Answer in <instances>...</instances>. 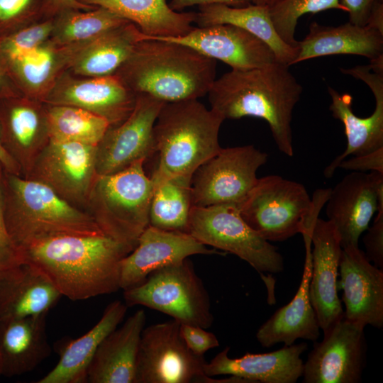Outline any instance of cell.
Listing matches in <instances>:
<instances>
[{
    "mask_svg": "<svg viewBox=\"0 0 383 383\" xmlns=\"http://www.w3.org/2000/svg\"><path fill=\"white\" fill-rule=\"evenodd\" d=\"M133 249L100 233L57 235L21 250L62 296L80 301L119 290L121 261Z\"/></svg>",
    "mask_w": 383,
    "mask_h": 383,
    "instance_id": "6da1fadb",
    "label": "cell"
},
{
    "mask_svg": "<svg viewBox=\"0 0 383 383\" xmlns=\"http://www.w3.org/2000/svg\"><path fill=\"white\" fill-rule=\"evenodd\" d=\"M303 88L289 66L231 70L216 79L207 93L211 109L225 119L252 116L269 125L277 148L294 155L292 120Z\"/></svg>",
    "mask_w": 383,
    "mask_h": 383,
    "instance_id": "7a4b0ae2",
    "label": "cell"
},
{
    "mask_svg": "<svg viewBox=\"0 0 383 383\" xmlns=\"http://www.w3.org/2000/svg\"><path fill=\"white\" fill-rule=\"evenodd\" d=\"M216 61L192 48L138 33V41L114 73L135 94L164 102L198 99L216 79Z\"/></svg>",
    "mask_w": 383,
    "mask_h": 383,
    "instance_id": "3957f363",
    "label": "cell"
},
{
    "mask_svg": "<svg viewBox=\"0 0 383 383\" xmlns=\"http://www.w3.org/2000/svg\"><path fill=\"white\" fill-rule=\"evenodd\" d=\"M223 118L198 99L165 102L153 127L157 163L153 187L175 177H192L222 148L218 134ZM153 154V155H154Z\"/></svg>",
    "mask_w": 383,
    "mask_h": 383,
    "instance_id": "277c9868",
    "label": "cell"
},
{
    "mask_svg": "<svg viewBox=\"0 0 383 383\" xmlns=\"http://www.w3.org/2000/svg\"><path fill=\"white\" fill-rule=\"evenodd\" d=\"M1 192L6 228L21 250L57 235L103 233L85 210L39 182L3 169Z\"/></svg>",
    "mask_w": 383,
    "mask_h": 383,
    "instance_id": "5b68a950",
    "label": "cell"
},
{
    "mask_svg": "<svg viewBox=\"0 0 383 383\" xmlns=\"http://www.w3.org/2000/svg\"><path fill=\"white\" fill-rule=\"evenodd\" d=\"M331 189L316 190L312 199L304 186L271 174L258 178L238 205L246 223L269 242L286 240L301 233L311 242V232Z\"/></svg>",
    "mask_w": 383,
    "mask_h": 383,
    "instance_id": "8992f818",
    "label": "cell"
},
{
    "mask_svg": "<svg viewBox=\"0 0 383 383\" xmlns=\"http://www.w3.org/2000/svg\"><path fill=\"white\" fill-rule=\"evenodd\" d=\"M144 162L140 160L116 173L97 175L85 206L104 234L133 248L149 226L154 189Z\"/></svg>",
    "mask_w": 383,
    "mask_h": 383,
    "instance_id": "52a82bcc",
    "label": "cell"
},
{
    "mask_svg": "<svg viewBox=\"0 0 383 383\" xmlns=\"http://www.w3.org/2000/svg\"><path fill=\"white\" fill-rule=\"evenodd\" d=\"M128 307L146 306L182 324L209 328L213 323L209 295L188 258L151 272L140 284L123 290Z\"/></svg>",
    "mask_w": 383,
    "mask_h": 383,
    "instance_id": "ba28073f",
    "label": "cell"
},
{
    "mask_svg": "<svg viewBox=\"0 0 383 383\" xmlns=\"http://www.w3.org/2000/svg\"><path fill=\"white\" fill-rule=\"evenodd\" d=\"M187 233L206 245L238 256L262 277L284 270V259L277 248L246 223L237 204L192 206Z\"/></svg>",
    "mask_w": 383,
    "mask_h": 383,
    "instance_id": "9c48e42d",
    "label": "cell"
},
{
    "mask_svg": "<svg viewBox=\"0 0 383 383\" xmlns=\"http://www.w3.org/2000/svg\"><path fill=\"white\" fill-rule=\"evenodd\" d=\"M204 355L184 342L180 323L170 320L144 328L136 365L135 383H216L204 372Z\"/></svg>",
    "mask_w": 383,
    "mask_h": 383,
    "instance_id": "30bf717a",
    "label": "cell"
},
{
    "mask_svg": "<svg viewBox=\"0 0 383 383\" xmlns=\"http://www.w3.org/2000/svg\"><path fill=\"white\" fill-rule=\"evenodd\" d=\"M267 158V153L252 145L222 148L194 172L192 206L238 205L255 186L257 172Z\"/></svg>",
    "mask_w": 383,
    "mask_h": 383,
    "instance_id": "8fae6325",
    "label": "cell"
},
{
    "mask_svg": "<svg viewBox=\"0 0 383 383\" xmlns=\"http://www.w3.org/2000/svg\"><path fill=\"white\" fill-rule=\"evenodd\" d=\"M96 151V145L50 140L25 178L48 186L63 199L84 210L97 176Z\"/></svg>",
    "mask_w": 383,
    "mask_h": 383,
    "instance_id": "7c38bea8",
    "label": "cell"
},
{
    "mask_svg": "<svg viewBox=\"0 0 383 383\" xmlns=\"http://www.w3.org/2000/svg\"><path fill=\"white\" fill-rule=\"evenodd\" d=\"M365 326L344 316L315 343L304 363V383H359L366 365Z\"/></svg>",
    "mask_w": 383,
    "mask_h": 383,
    "instance_id": "4fadbf2b",
    "label": "cell"
},
{
    "mask_svg": "<svg viewBox=\"0 0 383 383\" xmlns=\"http://www.w3.org/2000/svg\"><path fill=\"white\" fill-rule=\"evenodd\" d=\"M165 103L148 94L136 95L131 114L109 127L96 145L97 175L116 173L154 154L153 127Z\"/></svg>",
    "mask_w": 383,
    "mask_h": 383,
    "instance_id": "5bb4252c",
    "label": "cell"
},
{
    "mask_svg": "<svg viewBox=\"0 0 383 383\" xmlns=\"http://www.w3.org/2000/svg\"><path fill=\"white\" fill-rule=\"evenodd\" d=\"M340 71L368 86L374 97L375 108L370 116L358 117L353 111V98L350 94H340L332 87H328L331 97L329 109L333 118L344 126L347 146L344 152L325 168L323 175L326 178L331 177L338 164L348 156L362 155L383 148V72L372 71L370 65L341 68Z\"/></svg>",
    "mask_w": 383,
    "mask_h": 383,
    "instance_id": "9a60e30c",
    "label": "cell"
},
{
    "mask_svg": "<svg viewBox=\"0 0 383 383\" xmlns=\"http://www.w3.org/2000/svg\"><path fill=\"white\" fill-rule=\"evenodd\" d=\"M326 204L328 220L335 226L341 247L359 246L374 213L383 212V174L350 172L331 189Z\"/></svg>",
    "mask_w": 383,
    "mask_h": 383,
    "instance_id": "2e32d148",
    "label": "cell"
},
{
    "mask_svg": "<svg viewBox=\"0 0 383 383\" xmlns=\"http://www.w3.org/2000/svg\"><path fill=\"white\" fill-rule=\"evenodd\" d=\"M209 249L192 235L148 226L134 249L120 264V287L123 290L143 282L153 271L179 263L194 255H225Z\"/></svg>",
    "mask_w": 383,
    "mask_h": 383,
    "instance_id": "e0dca14e",
    "label": "cell"
},
{
    "mask_svg": "<svg viewBox=\"0 0 383 383\" xmlns=\"http://www.w3.org/2000/svg\"><path fill=\"white\" fill-rule=\"evenodd\" d=\"M338 290L343 291L344 318L377 328L383 326V269L367 258L359 246L342 248Z\"/></svg>",
    "mask_w": 383,
    "mask_h": 383,
    "instance_id": "ac0fdd59",
    "label": "cell"
},
{
    "mask_svg": "<svg viewBox=\"0 0 383 383\" xmlns=\"http://www.w3.org/2000/svg\"><path fill=\"white\" fill-rule=\"evenodd\" d=\"M152 38L188 45L207 57L222 61L232 70H250L278 62L274 53L265 43L247 30L231 24L193 27L180 37Z\"/></svg>",
    "mask_w": 383,
    "mask_h": 383,
    "instance_id": "d6986e66",
    "label": "cell"
},
{
    "mask_svg": "<svg viewBox=\"0 0 383 383\" xmlns=\"http://www.w3.org/2000/svg\"><path fill=\"white\" fill-rule=\"evenodd\" d=\"M311 275L309 298L323 333L344 316L338 294L342 251L339 235L328 220L317 218L311 232Z\"/></svg>",
    "mask_w": 383,
    "mask_h": 383,
    "instance_id": "ffe728a7",
    "label": "cell"
},
{
    "mask_svg": "<svg viewBox=\"0 0 383 383\" xmlns=\"http://www.w3.org/2000/svg\"><path fill=\"white\" fill-rule=\"evenodd\" d=\"M306 343L284 345L268 353H247L238 358L228 356L229 347L204 365L209 377L228 374L242 378L248 383H295L302 377L304 362L301 356L306 350Z\"/></svg>",
    "mask_w": 383,
    "mask_h": 383,
    "instance_id": "44dd1931",
    "label": "cell"
},
{
    "mask_svg": "<svg viewBox=\"0 0 383 383\" xmlns=\"http://www.w3.org/2000/svg\"><path fill=\"white\" fill-rule=\"evenodd\" d=\"M146 315L138 309L101 342L87 372L89 383H135L136 365Z\"/></svg>",
    "mask_w": 383,
    "mask_h": 383,
    "instance_id": "7402d4cb",
    "label": "cell"
},
{
    "mask_svg": "<svg viewBox=\"0 0 383 383\" xmlns=\"http://www.w3.org/2000/svg\"><path fill=\"white\" fill-rule=\"evenodd\" d=\"M62 296L50 279L29 262L0 270V318L48 314Z\"/></svg>",
    "mask_w": 383,
    "mask_h": 383,
    "instance_id": "603a6c76",
    "label": "cell"
},
{
    "mask_svg": "<svg viewBox=\"0 0 383 383\" xmlns=\"http://www.w3.org/2000/svg\"><path fill=\"white\" fill-rule=\"evenodd\" d=\"M47 315L0 318L2 376L11 377L29 372L50 355Z\"/></svg>",
    "mask_w": 383,
    "mask_h": 383,
    "instance_id": "cb8c5ba5",
    "label": "cell"
},
{
    "mask_svg": "<svg viewBox=\"0 0 383 383\" xmlns=\"http://www.w3.org/2000/svg\"><path fill=\"white\" fill-rule=\"evenodd\" d=\"M305 248L303 274L295 296L289 304L277 310L256 333L257 340L263 348L277 343L291 345L297 339L316 342L319 338L320 326L309 293L312 245H305Z\"/></svg>",
    "mask_w": 383,
    "mask_h": 383,
    "instance_id": "d4e9b609",
    "label": "cell"
},
{
    "mask_svg": "<svg viewBox=\"0 0 383 383\" xmlns=\"http://www.w3.org/2000/svg\"><path fill=\"white\" fill-rule=\"evenodd\" d=\"M292 65L304 60L333 55L364 56L370 61L383 57V33L369 26L350 22L337 26L313 22L306 37L298 42Z\"/></svg>",
    "mask_w": 383,
    "mask_h": 383,
    "instance_id": "484cf974",
    "label": "cell"
},
{
    "mask_svg": "<svg viewBox=\"0 0 383 383\" xmlns=\"http://www.w3.org/2000/svg\"><path fill=\"white\" fill-rule=\"evenodd\" d=\"M136 95L112 74L70 83L51 102L87 110L106 119L111 127L120 124L131 114Z\"/></svg>",
    "mask_w": 383,
    "mask_h": 383,
    "instance_id": "4316f807",
    "label": "cell"
},
{
    "mask_svg": "<svg viewBox=\"0 0 383 383\" xmlns=\"http://www.w3.org/2000/svg\"><path fill=\"white\" fill-rule=\"evenodd\" d=\"M128 306L119 300L110 303L98 323L87 333L71 339L59 350L57 365L38 383H84L88 367L99 346L126 316Z\"/></svg>",
    "mask_w": 383,
    "mask_h": 383,
    "instance_id": "83f0119b",
    "label": "cell"
},
{
    "mask_svg": "<svg viewBox=\"0 0 383 383\" xmlns=\"http://www.w3.org/2000/svg\"><path fill=\"white\" fill-rule=\"evenodd\" d=\"M0 126L3 145L25 177L50 140L46 113L42 116L30 104L13 103L0 110Z\"/></svg>",
    "mask_w": 383,
    "mask_h": 383,
    "instance_id": "f1b7e54d",
    "label": "cell"
},
{
    "mask_svg": "<svg viewBox=\"0 0 383 383\" xmlns=\"http://www.w3.org/2000/svg\"><path fill=\"white\" fill-rule=\"evenodd\" d=\"M109 10L137 26L145 36L173 38L192 28L196 13L172 9L167 0H79Z\"/></svg>",
    "mask_w": 383,
    "mask_h": 383,
    "instance_id": "f546056e",
    "label": "cell"
},
{
    "mask_svg": "<svg viewBox=\"0 0 383 383\" xmlns=\"http://www.w3.org/2000/svg\"><path fill=\"white\" fill-rule=\"evenodd\" d=\"M199 27L231 24L241 28L265 43L274 53L278 62L291 66L298 49L284 43L271 20L269 7L250 4L243 7L225 4L199 6L195 22Z\"/></svg>",
    "mask_w": 383,
    "mask_h": 383,
    "instance_id": "4dcf8cb0",
    "label": "cell"
},
{
    "mask_svg": "<svg viewBox=\"0 0 383 383\" xmlns=\"http://www.w3.org/2000/svg\"><path fill=\"white\" fill-rule=\"evenodd\" d=\"M139 31L128 23L89 41L75 59L74 71L92 77L114 74L131 56Z\"/></svg>",
    "mask_w": 383,
    "mask_h": 383,
    "instance_id": "1f68e13d",
    "label": "cell"
},
{
    "mask_svg": "<svg viewBox=\"0 0 383 383\" xmlns=\"http://www.w3.org/2000/svg\"><path fill=\"white\" fill-rule=\"evenodd\" d=\"M192 177H172L154 187L150 206V226L187 233L192 207Z\"/></svg>",
    "mask_w": 383,
    "mask_h": 383,
    "instance_id": "d6a6232c",
    "label": "cell"
},
{
    "mask_svg": "<svg viewBox=\"0 0 383 383\" xmlns=\"http://www.w3.org/2000/svg\"><path fill=\"white\" fill-rule=\"evenodd\" d=\"M45 113L50 140L96 146L110 127L104 118L77 106L53 104Z\"/></svg>",
    "mask_w": 383,
    "mask_h": 383,
    "instance_id": "836d02e7",
    "label": "cell"
},
{
    "mask_svg": "<svg viewBox=\"0 0 383 383\" xmlns=\"http://www.w3.org/2000/svg\"><path fill=\"white\" fill-rule=\"evenodd\" d=\"M269 7L271 20L280 38L297 48L296 28L299 18L307 13H316L329 9L347 12L341 0H276Z\"/></svg>",
    "mask_w": 383,
    "mask_h": 383,
    "instance_id": "e575fe53",
    "label": "cell"
},
{
    "mask_svg": "<svg viewBox=\"0 0 383 383\" xmlns=\"http://www.w3.org/2000/svg\"><path fill=\"white\" fill-rule=\"evenodd\" d=\"M128 23L131 22L108 9L99 7L89 12L67 16L58 29L57 38L62 43L91 41Z\"/></svg>",
    "mask_w": 383,
    "mask_h": 383,
    "instance_id": "d590c367",
    "label": "cell"
},
{
    "mask_svg": "<svg viewBox=\"0 0 383 383\" xmlns=\"http://www.w3.org/2000/svg\"><path fill=\"white\" fill-rule=\"evenodd\" d=\"M54 60L50 50L39 47L11 62L28 85L38 87L50 76L54 67Z\"/></svg>",
    "mask_w": 383,
    "mask_h": 383,
    "instance_id": "8d00e7d4",
    "label": "cell"
},
{
    "mask_svg": "<svg viewBox=\"0 0 383 383\" xmlns=\"http://www.w3.org/2000/svg\"><path fill=\"white\" fill-rule=\"evenodd\" d=\"M52 30L50 22H45L24 28L6 38L1 50L7 57L14 61L31 50L40 47L41 43Z\"/></svg>",
    "mask_w": 383,
    "mask_h": 383,
    "instance_id": "74e56055",
    "label": "cell"
},
{
    "mask_svg": "<svg viewBox=\"0 0 383 383\" xmlns=\"http://www.w3.org/2000/svg\"><path fill=\"white\" fill-rule=\"evenodd\" d=\"M2 173L3 167L0 163V270L23 262L21 250L10 236L5 222L1 192Z\"/></svg>",
    "mask_w": 383,
    "mask_h": 383,
    "instance_id": "f35d334b",
    "label": "cell"
},
{
    "mask_svg": "<svg viewBox=\"0 0 383 383\" xmlns=\"http://www.w3.org/2000/svg\"><path fill=\"white\" fill-rule=\"evenodd\" d=\"M180 332L188 348L196 355H204L219 346L216 336L200 326L180 323Z\"/></svg>",
    "mask_w": 383,
    "mask_h": 383,
    "instance_id": "ab89813d",
    "label": "cell"
},
{
    "mask_svg": "<svg viewBox=\"0 0 383 383\" xmlns=\"http://www.w3.org/2000/svg\"><path fill=\"white\" fill-rule=\"evenodd\" d=\"M363 238L365 256L375 266L383 269V212H377L373 224Z\"/></svg>",
    "mask_w": 383,
    "mask_h": 383,
    "instance_id": "60d3db41",
    "label": "cell"
},
{
    "mask_svg": "<svg viewBox=\"0 0 383 383\" xmlns=\"http://www.w3.org/2000/svg\"><path fill=\"white\" fill-rule=\"evenodd\" d=\"M352 172H377L383 174V148L372 152L345 158L338 165Z\"/></svg>",
    "mask_w": 383,
    "mask_h": 383,
    "instance_id": "b9f144b4",
    "label": "cell"
},
{
    "mask_svg": "<svg viewBox=\"0 0 383 383\" xmlns=\"http://www.w3.org/2000/svg\"><path fill=\"white\" fill-rule=\"evenodd\" d=\"M341 2L347 9L349 22L366 26L372 11L377 6L383 4V0H341Z\"/></svg>",
    "mask_w": 383,
    "mask_h": 383,
    "instance_id": "7bdbcfd3",
    "label": "cell"
},
{
    "mask_svg": "<svg viewBox=\"0 0 383 383\" xmlns=\"http://www.w3.org/2000/svg\"><path fill=\"white\" fill-rule=\"evenodd\" d=\"M252 4L251 0H171L169 4L170 7L176 11L199 5L209 4H225L233 7H243Z\"/></svg>",
    "mask_w": 383,
    "mask_h": 383,
    "instance_id": "ee69618b",
    "label": "cell"
},
{
    "mask_svg": "<svg viewBox=\"0 0 383 383\" xmlns=\"http://www.w3.org/2000/svg\"><path fill=\"white\" fill-rule=\"evenodd\" d=\"M31 0H0V22H9L18 17Z\"/></svg>",
    "mask_w": 383,
    "mask_h": 383,
    "instance_id": "f6af8a7d",
    "label": "cell"
},
{
    "mask_svg": "<svg viewBox=\"0 0 383 383\" xmlns=\"http://www.w3.org/2000/svg\"><path fill=\"white\" fill-rule=\"evenodd\" d=\"M0 163L2 165L4 170L22 176L21 171L17 163L11 157V155L5 150L2 140H1V132L0 126Z\"/></svg>",
    "mask_w": 383,
    "mask_h": 383,
    "instance_id": "bcb514c9",
    "label": "cell"
},
{
    "mask_svg": "<svg viewBox=\"0 0 383 383\" xmlns=\"http://www.w3.org/2000/svg\"><path fill=\"white\" fill-rule=\"evenodd\" d=\"M366 26L383 33V4H379L373 9Z\"/></svg>",
    "mask_w": 383,
    "mask_h": 383,
    "instance_id": "7dc6e473",
    "label": "cell"
},
{
    "mask_svg": "<svg viewBox=\"0 0 383 383\" xmlns=\"http://www.w3.org/2000/svg\"><path fill=\"white\" fill-rule=\"evenodd\" d=\"M53 1L59 6L63 7L73 8V9H85L91 8V6L82 4L78 0H53Z\"/></svg>",
    "mask_w": 383,
    "mask_h": 383,
    "instance_id": "c3c4849f",
    "label": "cell"
},
{
    "mask_svg": "<svg viewBox=\"0 0 383 383\" xmlns=\"http://www.w3.org/2000/svg\"><path fill=\"white\" fill-rule=\"evenodd\" d=\"M276 0H251V3L257 5L267 6L272 5Z\"/></svg>",
    "mask_w": 383,
    "mask_h": 383,
    "instance_id": "681fc988",
    "label": "cell"
},
{
    "mask_svg": "<svg viewBox=\"0 0 383 383\" xmlns=\"http://www.w3.org/2000/svg\"><path fill=\"white\" fill-rule=\"evenodd\" d=\"M4 85H5V77H4V72L2 71V67L0 64V94L2 91L3 90L2 88L4 87Z\"/></svg>",
    "mask_w": 383,
    "mask_h": 383,
    "instance_id": "f907efd6",
    "label": "cell"
},
{
    "mask_svg": "<svg viewBox=\"0 0 383 383\" xmlns=\"http://www.w3.org/2000/svg\"><path fill=\"white\" fill-rule=\"evenodd\" d=\"M0 375H1V355H0Z\"/></svg>",
    "mask_w": 383,
    "mask_h": 383,
    "instance_id": "816d5d0a",
    "label": "cell"
}]
</instances>
